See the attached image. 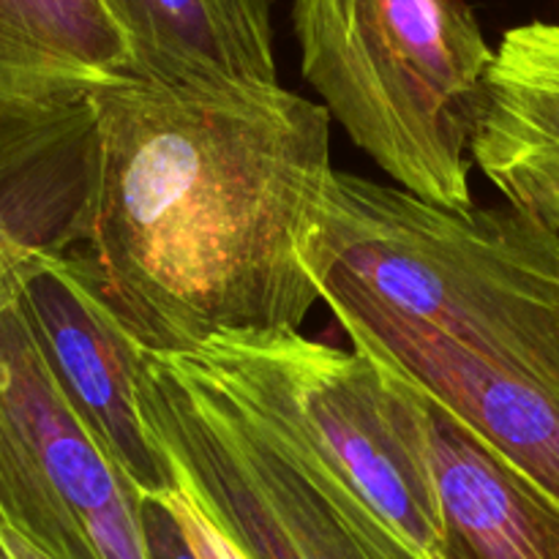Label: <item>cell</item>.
Masks as SVG:
<instances>
[{"label": "cell", "instance_id": "cell-1", "mask_svg": "<svg viewBox=\"0 0 559 559\" xmlns=\"http://www.w3.org/2000/svg\"><path fill=\"white\" fill-rule=\"evenodd\" d=\"M98 194L85 251L151 355L300 333L322 300L317 238L331 115L278 82L123 74L91 93Z\"/></svg>", "mask_w": 559, "mask_h": 559}, {"label": "cell", "instance_id": "cell-14", "mask_svg": "<svg viewBox=\"0 0 559 559\" xmlns=\"http://www.w3.org/2000/svg\"><path fill=\"white\" fill-rule=\"evenodd\" d=\"M140 522L147 559H205L191 538L175 495L142 497Z\"/></svg>", "mask_w": 559, "mask_h": 559}, {"label": "cell", "instance_id": "cell-11", "mask_svg": "<svg viewBox=\"0 0 559 559\" xmlns=\"http://www.w3.org/2000/svg\"><path fill=\"white\" fill-rule=\"evenodd\" d=\"M442 546L437 559H559V502L424 393Z\"/></svg>", "mask_w": 559, "mask_h": 559}, {"label": "cell", "instance_id": "cell-3", "mask_svg": "<svg viewBox=\"0 0 559 559\" xmlns=\"http://www.w3.org/2000/svg\"><path fill=\"white\" fill-rule=\"evenodd\" d=\"M142 418L180 495L246 559H429L271 404L194 355H145Z\"/></svg>", "mask_w": 559, "mask_h": 559}, {"label": "cell", "instance_id": "cell-8", "mask_svg": "<svg viewBox=\"0 0 559 559\" xmlns=\"http://www.w3.org/2000/svg\"><path fill=\"white\" fill-rule=\"evenodd\" d=\"M317 278L322 300L355 347L396 366L559 502L555 393L464 353L456 342L399 314L344 273L317 271Z\"/></svg>", "mask_w": 559, "mask_h": 559}, {"label": "cell", "instance_id": "cell-12", "mask_svg": "<svg viewBox=\"0 0 559 559\" xmlns=\"http://www.w3.org/2000/svg\"><path fill=\"white\" fill-rule=\"evenodd\" d=\"M134 74L109 0H0V120L47 112Z\"/></svg>", "mask_w": 559, "mask_h": 559}, {"label": "cell", "instance_id": "cell-7", "mask_svg": "<svg viewBox=\"0 0 559 559\" xmlns=\"http://www.w3.org/2000/svg\"><path fill=\"white\" fill-rule=\"evenodd\" d=\"M11 289L66 402L109 462L142 497L175 495L173 469L136 399L147 353L109 304L85 246L31 262Z\"/></svg>", "mask_w": 559, "mask_h": 559}, {"label": "cell", "instance_id": "cell-2", "mask_svg": "<svg viewBox=\"0 0 559 559\" xmlns=\"http://www.w3.org/2000/svg\"><path fill=\"white\" fill-rule=\"evenodd\" d=\"M338 271L399 314L559 399V235L516 207H437L333 169L314 273Z\"/></svg>", "mask_w": 559, "mask_h": 559}, {"label": "cell", "instance_id": "cell-15", "mask_svg": "<svg viewBox=\"0 0 559 559\" xmlns=\"http://www.w3.org/2000/svg\"><path fill=\"white\" fill-rule=\"evenodd\" d=\"M175 502H178L180 513H183L186 524H189L191 538H194L197 549H200L202 557L205 559H246L233 544H229L227 538H224L222 533H218L216 527H213L211 522H207L205 516H202L200 511H197L194 506H191L189 500H186L183 495H180V491H175Z\"/></svg>", "mask_w": 559, "mask_h": 559}, {"label": "cell", "instance_id": "cell-10", "mask_svg": "<svg viewBox=\"0 0 559 559\" xmlns=\"http://www.w3.org/2000/svg\"><path fill=\"white\" fill-rule=\"evenodd\" d=\"M469 156L508 205L559 235V22L506 31L486 74Z\"/></svg>", "mask_w": 559, "mask_h": 559}, {"label": "cell", "instance_id": "cell-13", "mask_svg": "<svg viewBox=\"0 0 559 559\" xmlns=\"http://www.w3.org/2000/svg\"><path fill=\"white\" fill-rule=\"evenodd\" d=\"M134 76L194 82L276 80L273 0H109Z\"/></svg>", "mask_w": 559, "mask_h": 559}, {"label": "cell", "instance_id": "cell-5", "mask_svg": "<svg viewBox=\"0 0 559 559\" xmlns=\"http://www.w3.org/2000/svg\"><path fill=\"white\" fill-rule=\"evenodd\" d=\"M189 355L278 409L393 530L429 559L440 557L424 391L396 366L304 333L216 338Z\"/></svg>", "mask_w": 559, "mask_h": 559}, {"label": "cell", "instance_id": "cell-9", "mask_svg": "<svg viewBox=\"0 0 559 559\" xmlns=\"http://www.w3.org/2000/svg\"><path fill=\"white\" fill-rule=\"evenodd\" d=\"M96 194L91 96L0 120V287L31 262L87 246Z\"/></svg>", "mask_w": 559, "mask_h": 559}, {"label": "cell", "instance_id": "cell-16", "mask_svg": "<svg viewBox=\"0 0 559 559\" xmlns=\"http://www.w3.org/2000/svg\"><path fill=\"white\" fill-rule=\"evenodd\" d=\"M0 559H55L44 549H38L33 540L16 533L9 524H0Z\"/></svg>", "mask_w": 559, "mask_h": 559}, {"label": "cell", "instance_id": "cell-6", "mask_svg": "<svg viewBox=\"0 0 559 559\" xmlns=\"http://www.w3.org/2000/svg\"><path fill=\"white\" fill-rule=\"evenodd\" d=\"M11 282L0 287V524L55 559H147L142 495L66 402Z\"/></svg>", "mask_w": 559, "mask_h": 559}, {"label": "cell", "instance_id": "cell-4", "mask_svg": "<svg viewBox=\"0 0 559 559\" xmlns=\"http://www.w3.org/2000/svg\"><path fill=\"white\" fill-rule=\"evenodd\" d=\"M300 71L349 140L437 207L467 211L495 60L467 0H293Z\"/></svg>", "mask_w": 559, "mask_h": 559}]
</instances>
